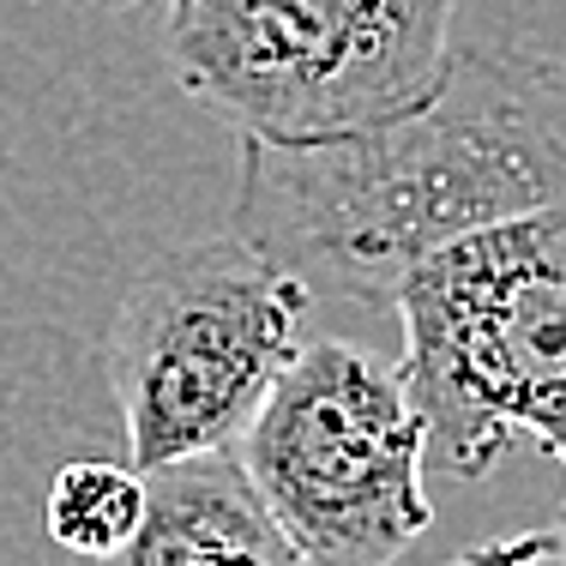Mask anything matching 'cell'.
I'll use <instances>...</instances> for the list:
<instances>
[{"label": "cell", "instance_id": "6da1fadb", "mask_svg": "<svg viewBox=\"0 0 566 566\" xmlns=\"http://www.w3.org/2000/svg\"><path fill=\"white\" fill-rule=\"evenodd\" d=\"M566 206V61L464 43L440 91L338 139H241L229 229L326 302L392 307L476 229Z\"/></svg>", "mask_w": 566, "mask_h": 566}, {"label": "cell", "instance_id": "7a4b0ae2", "mask_svg": "<svg viewBox=\"0 0 566 566\" xmlns=\"http://www.w3.org/2000/svg\"><path fill=\"white\" fill-rule=\"evenodd\" d=\"M392 307L428 452L452 476H489L512 434L566 476V206L440 248Z\"/></svg>", "mask_w": 566, "mask_h": 566}, {"label": "cell", "instance_id": "3957f363", "mask_svg": "<svg viewBox=\"0 0 566 566\" xmlns=\"http://www.w3.org/2000/svg\"><path fill=\"white\" fill-rule=\"evenodd\" d=\"M458 0H175V85L241 139H338L440 91Z\"/></svg>", "mask_w": 566, "mask_h": 566}, {"label": "cell", "instance_id": "277c9868", "mask_svg": "<svg viewBox=\"0 0 566 566\" xmlns=\"http://www.w3.org/2000/svg\"><path fill=\"white\" fill-rule=\"evenodd\" d=\"M307 302L302 277L235 229L157 253L120 295L103 344L133 464L235 447L302 349Z\"/></svg>", "mask_w": 566, "mask_h": 566}, {"label": "cell", "instance_id": "5b68a950", "mask_svg": "<svg viewBox=\"0 0 566 566\" xmlns=\"http://www.w3.org/2000/svg\"><path fill=\"white\" fill-rule=\"evenodd\" d=\"M235 452L307 566H398L434 524L428 422L403 361L361 344L295 349Z\"/></svg>", "mask_w": 566, "mask_h": 566}, {"label": "cell", "instance_id": "8992f818", "mask_svg": "<svg viewBox=\"0 0 566 566\" xmlns=\"http://www.w3.org/2000/svg\"><path fill=\"white\" fill-rule=\"evenodd\" d=\"M103 566H307L235 447L145 470L139 531Z\"/></svg>", "mask_w": 566, "mask_h": 566}, {"label": "cell", "instance_id": "52a82bcc", "mask_svg": "<svg viewBox=\"0 0 566 566\" xmlns=\"http://www.w3.org/2000/svg\"><path fill=\"white\" fill-rule=\"evenodd\" d=\"M49 536L66 555L85 560H109L145 512V470L133 464H109V458H73L55 470L49 482Z\"/></svg>", "mask_w": 566, "mask_h": 566}, {"label": "cell", "instance_id": "ba28073f", "mask_svg": "<svg viewBox=\"0 0 566 566\" xmlns=\"http://www.w3.org/2000/svg\"><path fill=\"white\" fill-rule=\"evenodd\" d=\"M447 566H566V531H524V536H494L482 548H464Z\"/></svg>", "mask_w": 566, "mask_h": 566}, {"label": "cell", "instance_id": "9c48e42d", "mask_svg": "<svg viewBox=\"0 0 566 566\" xmlns=\"http://www.w3.org/2000/svg\"><path fill=\"white\" fill-rule=\"evenodd\" d=\"M85 7H103V12H120V7H139V0H85Z\"/></svg>", "mask_w": 566, "mask_h": 566}]
</instances>
